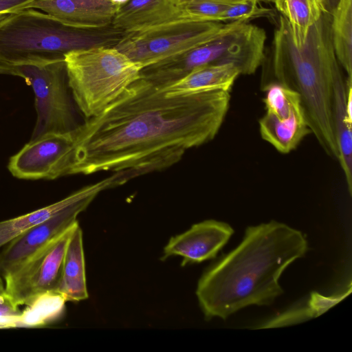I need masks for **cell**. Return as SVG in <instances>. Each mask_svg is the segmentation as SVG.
<instances>
[{
	"label": "cell",
	"instance_id": "6da1fadb",
	"mask_svg": "<svg viewBox=\"0 0 352 352\" xmlns=\"http://www.w3.org/2000/svg\"><path fill=\"white\" fill-rule=\"evenodd\" d=\"M230 91L176 93L139 78L99 115L74 129L72 175L120 172L126 182L179 162L212 140Z\"/></svg>",
	"mask_w": 352,
	"mask_h": 352
},
{
	"label": "cell",
	"instance_id": "7a4b0ae2",
	"mask_svg": "<svg viewBox=\"0 0 352 352\" xmlns=\"http://www.w3.org/2000/svg\"><path fill=\"white\" fill-rule=\"evenodd\" d=\"M299 230L276 221L248 226L241 242L199 278L196 295L206 319L226 320L250 305H270L283 293L279 278L305 256Z\"/></svg>",
	"mask_w": 352,
	"mask_h": 352
},
{
	"label": "cell",
	"instance_id": "3957f363",
	"mask_svg": "<svg viewBox=\"0 0 352 352\" xmlns=\"http://www.w3.org/2000/svg\"><path fill=\"white\" fill-rule=\"evenodd\" d=\"M331 22V14L323 12L298 47L292 41L287 21L280 15L272 45L274 79L269 82L280 83L299 94L311 133L324 151L338 160L333 122V85L343 69L334 50Z\"/></svg>",
	"mask_w": 352,
	"mask_h": 352
},
{
	"label": "cell",
	"instance_id": "277c9868",
	"mask_svg": "<svg viewBox=\"0 0 352 352\" xmlns=\"http://www.w3.org/2000/svg\"><path fill=\"white\" fill-rule=\"evenodd\" d=\"M125 32L112 24L80 28L64 24L34 8H23L0 19V59L13 65L64 60L73 51L114 47Z\"/></svg>",
	"mask_w": 352,
	"mask_h": 352
},
{
	"label": "cell",
	"instance_id": "5b68a950",
	"mask_svg": "<svg viewBox=\"0 0 352 352\" xmlns=\"http://www.w3.org/2000/svg\"><path fill=\"white\" fill-rule=\"evenodd\" d=\"M64 60L74 102L86 119L102 112L140 78L142 69L114 47L73 51Z\"/></svg>",
	"mask_w": 352,
	"mask_h": 352
},
{
	"label": "cell",
	"instance_id": "8992f818",
	"mask_svg": "<svg viewBox=\"0 0 352 352\" xmlns=\"http://www.w3.org/2000/svg\"><path fill=\"white\" fill-rule=\"evenodd\" d=\"M228 23L179 19L125 33L114 47L143 68L213 39Z\"/></svg>",
	"mask_w": 352,
	"mask_h": 352
},
{
	"label": "cell",
	"instance_id": "52a82bcc",
	"mask_svg": "<svg viewBox=\"0 0 352 352\" xmlns=\"http://www.w3.org/2000/svg\"><path fill=\"white\" fill-rule=\"evenodd\" d=\"M16 66L20 78L34 94L36 120L30 140L47 133L71 131L80 124L64 60Z\"/></svg>",
	"mask_w": 352,
	"mask_h": 352
},
{
	"label": "cell",
	"instance_id": "ba28073f",
	"mask_svg": "<svg viewBox=\"0 0 352 352\" xmlns=\"http://www.w3.org/2000/svg\"><path fill=\"white\" fill-rule=\"evenodd\" d=\"M120 176L109 177L85 186L82 195L75 201L12 239L0 252V275L3 278L16 270L40 250L70 229L78 215L84 211L102 191L120 185Z\"/></svg>",
	"mask_w": 352,
	"mask_h": 352
},
{
	"label": "cell",
	"instance_id": "9c48e42d",
	"mask_svg": "<svg viewBox=\"0 0 352 352\" xmlns=\"http://www.w3.org/2000/svg\"><path fill=\"white\" fill-rule=\"evenodd\" d=\"M75 148L74 130L47 133L25 144L10 158L8 168L22 179H55L72 175Z\"/></svg>",
	"mask_w": 352,
	"mask_h": 352
},
{
	"label": "cell",
	"instance_id": "30bf717a",
	"mask_svg": "<svg viewBox=\"0 0 352 352\" xmlns=\"http://www.w3.org/2000/svg\"><path fill=\"white\" fill-rule=\"evenodd\" d=\"M75 224L14 272L3 278L5 293L15 305H28L41 295L56 292L66 247Z\"/></svg>",
	"mask_w": 352,
	"mask_h": 352
},
{
	"label": "cell",
	"instance_id": "8fae6325",
	"mask_svg": "<svg viewBox=\"0 0 352 352\" xmlns=\"http://www.w3.org/2000/svg\"><path fill=\"white\" fill-rule=\"evenodd\" d=\"M234 233L228 223L214 219L195 223L184 232L173 236L165 245L162 259L182 257V266L216 258Z\"/></svg>",
	"mask_w": 352,
	"mask_h": 352
},
{
	"label": "cell",
	"instance_id": "7c38bea8",
	"mask_svg": "<svg viewBox=\"0 0 352 352\" xmlns=\"http://www.w3.org/2000/svg\"><path fill=\"white\" fill-rule=\"evenodd\" d=\"M119 7L111 0H34L23 8L42 11L67 25L100 28L112 24Z\"/></svg>",
	"mask_w": 352,
	"mask_h": 352
},
{
	"label": "cell",
	"instance_id": "4fadbf2b",
	"mask_svg": "<svg viewBox=\"0 0 352 352\" xmlns=\"http://www.w3.org/2000/svg\"><path fill=\"white\" fill-rule=\"evenodd\" d=\"M180 0H129L119 7L112 25L125 33L181 19Z\"/></svg>",
	"mask_w": 352,
	"mask_h": 352
},
{
	"label": "cell",
	"instance_id": "5bb4252c",
	"mask_svg": "<svg viewBox=\"0 0 352 352\" xmlns=\"http://www.w3.org/2000/svg\"><path fill=\"white\" fill-rule=\"evenodd\" d=\"M56 292L66 301H80L88 298L82 232L77 222L66 247L61 276Z\"/></svg>",
	"mask_w": 352,
	"mask_h": 352
},
{
	"label": "cell",
	"instance_id": "9a60e30c",
	"mask_svg": "<svg viewBox=\"0 0 352 352\" xmlns=\"http://www.w3.org/2000/svg\"><path fill=\"white\" fill-rule=\"evenodd\" d=\"M347 77L344 70L333 85V122L338 159L350 195L352 194V118L346 109Z\"/></svg>",
	"mask_w": 352,
	"mask_h": 352
},
{
	"label": "cell",
	"instance_id": "2e32d148",
	"mask_svg": "<svg viewBox=\"0 0 352 352\" xmlns=\"http://www.w3.org/2000/svg\"><path fill=\"white\" fill-rule=\"evenodd\" d=\"M258 123L261 138L283 154L294 150L306 135L311 133L303 108L285 118L266 111Z\"/></svg>",
	"mask_w": 352,
	"mask_h": 352
},
{
	"label": "cell",
	"instance_id": "e0dca14e",
	"mask_svg": "<svg viewBox=\"0 0 352 352\" xmlns=\"http://www.w3.org/2000/svg\"><path fill=\"white\" fill-rule=\"evenodd\" d=\"M241 75L232 64L210 65L198 67L185 77L166 87L176 93H191L209 90L230 91L236 79Z\"/></svg>",
	"mask_w": 352,
	"mask_h": 352
},
{
	"label": "cell",
	"instance_id": "ac0fdd59",
	"mask_svg": "<svg viewBox=\"0 0 352 352\" xmlns=\"http://www.w3.org/2000/svg\"><path fill=\"white\" fill-rule=\"evenodd\" d=\"M287 21L292 41L298 47L305 42L310 28L326 12L322 0H268Z\"/></svg>",
	"mask_w": 352,
	"mask_h": 352
},
{
	"label": "cell",
	"instance_id": "d6986e66",
	"mask_svg": "<svg viewBox=\"0 0 352 352\" xmlns=\"http://www.w3.org/2000/svg\"><path fill=\"white\" fill-rule=\"evenodd\" d=\"M331 14V36L336 58L352 81V0H339Z\"/></svg>",
	"mask_w": 352,
	"mask_h": 352
},
{
	"label": "cell",
	"instance_id": "ffe728a7",
	"mask_svg": "<svg viewBox=\"0 0 352 352\" xmlns=\"http://www.w3.org/2000/svg\"><path fill=\"white\" fill-rule=\"evenodd\" d=\"M85 186L64 199L19 217L0 221V248L23 232L41 223L75 201L84 192Z\"/></svg>",
	"mask_w": 352,
	"mask_h": 352
},
{
	"label": "cell",
	"instance_id": "44dd1931",
	"mask_svg": "<svg viewBox=\"0 0 352 352\" xmlns=\"http://www.w3.org/2000/svg\"><path fill=\"white\" fill-rule=\"evenodd\" d=\"M66 302L55 292L38 296L21 311L19 327L43 326L56 320L63 314Z\"/></svg>",
	"mask_w": 352,
	"mask_h": 352
},
{
	"label": "cell",
	"instance_id": "7402d4cb",
	"mask_svg": "<svg viewBox=\"0 0 352 352\" xmlns=\"http://www.w3.org/2000/svg\"><path fill=\"white\" fill-rule=\"evenodd\" d=\"M350 292L333 296H323L318 293L312 294L309 302L298 309H289L278 315L259 328L276 327L298 322L303 319L317 316L344 298Z\"/></svg>",
	"mask_w": 352,
	"mask_h": 352
},
{
	"label": "cell",
	"instance_id": "603a6c76",
	"mask_svg": "<svg viewBox=\"0 0 352 352\" xmlns=\"http://www.w3.org/2000/svg\"><path fill=\"white\" fill-rule=\"evenodd\" d=\"M262 87L265 93L263 102L266 111L285 118L295 110L302 108L300 96L296 91L276 82Z\"/></svg>",
	"mask_w": 352,
	"mask_h": 352
},
{
	"label": "cell",
	"instance_id": "cb8c5ba5",
	"mask_svg": "<svg viewBox=\"0 0 352 352\" xmlns=\"http://www.w3.org/2000/svg\"><path fill=\"white\" fill-rule=\"evenodd\" d=\"M242 0H180L181 19L219 21L220 14L230 5Z\"/></svg>",
	"mask_w": 352,
	"mask_h": 352
},
{
	"label": "cell",
	"instance_id": "d4e9b609",
	"mask_svg": "<svg viewBox=\"0 0 352 352\" xmlns=\"http://www.w3.org/2000/svg\"><path fill=\"white\" fill-rule=\"evenodd\" d=\"M255 0H242L228 6L219 16V22H230L238 20L250 21L257 18H266L278 24L276 11L271 8L259 5Z\"/></svg>",
	"mask_w": 352,
	"mask_h": 352
},
{
	"label": "cell",
	"instance_id": "484cf974",
	"mask_svg": "<svg viewBox=\"0 0 352 352\" xmlns=\"http://www.w3.org/2000/svg\"><path fill=\"white\" fill-rule=\"evenodd\" d=\"M21 311L4 292L0 295V329L19 327Z\"/></svg>",
	"mask_w": 352,
	"mask_h": 352
},
{
	"label": "cell",
	"instance_id": "4316f807",
	"mask_svg": "<svg viewBox=\"0 0 352 352\" xmlns=\"http://www.w3.org/2000/svg\"><path fill=\"white\" fill-rule=\"evenodd\" d=\"M34 0H0V14L23 8Z\"/></svg>",
	"mask_w": 352,
	"mask_h": 352
},
{
	"label": "cell",
	"instance_id": "83f0119b",
	"mask_svg": "<svg viewBox=\"0 0 352 352\" xmlns=\"http://www.w3.org/2000/svg\"><path fill=\"white\" fill-rule=\"evenodd\" d=\"M0 74H7L20 77L16 65H11L0 59Z\"/></svg>",
	"mask_w": 352,
	"mask_h": 352
},
{
	"label": "cell",
	"instance_id": "f1b7e54d",
	"mask_svg": "<svg viewBox=\"0 0 352 352\" xmlns=\"http://www.w3.org/2000/svg\"><path fill=\"white\" fill-rule=\"evenodd\" d=\"M339 0H322L326 12L331 14Z\"/></svg>",
	"mask_w": 352,
	"mask_h": 352
},
{
	"label": "cell",
	"instance_id": "f546056e",
	"mask_svg": "<svg viewBox=\"0 0 352 352\" xmlns=\"http://www.w3.org/2000/svg\"><path fill=\"white\" fill-rule=\"evenodd\" d=\"M114 3L117 4L119 6H123L129 0H111Z\"/></svg>",
	"mask_w": 352,
	"mask_h": 352
},
{
	"label": "cell",
	"instance_id": "4dcf8cb0",
	"mask_svg": "<svg viewBox=\"0 0 352 352\" xmlns=\"http://www.w3.org/2000/svg\"><path fill=\"white\" fill-rule=\"evenodd\" d=\"M5 292V287L1 276L0 275V295Z\"/></svg>",
	"mask_w": 352,
	"mask_h": 352
},
{
	"label": "cell",
	"instance_id": "1f68e13d",
	"mask_svg": "<svg viewBox=\"0 0 352 352\" xmlns=\"http://www.w3.org/2000/svg\"><path fill=\"white\" fill-rule=\"evenodd\" d=\"M5 14H6V13H1V14H0V19H1V17H2Z\"/></svg>",
	"mask_w": 352,
	"mask_h": 352
},
{
	"label": "cell",
	"instance_id": "d6a6232c",
	"mask_svg": "<svg viewBox=\"0 0 352 352\" xmlns=\"http://www.w3.org/2000/svg\"><path fill=\"white\" fill-rule=\"evenodd\" d=\"M255 1H258V2H259V3H260L261 1H267V0H255Z\"/></svg>",
	"mask_w": 352,
	"mask_h": 352
}]
</instances>
